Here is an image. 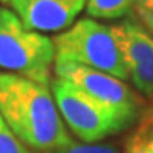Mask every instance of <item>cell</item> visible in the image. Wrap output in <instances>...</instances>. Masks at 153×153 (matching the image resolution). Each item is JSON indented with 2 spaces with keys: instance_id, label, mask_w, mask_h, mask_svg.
Returning <instances> with one entry per match:
<instances>
[{
  "instance_id": "4",
  "label": "cell",
  "mask_w": 153,
  "mask_h": 153,
  "mask_svg": "<svg viewBox=\"0 0 153 153\" xmlns=\"http://www.w3.org/2000/svg\"><path fill=\"white\" fill-rule=\"evenodd\" d=\"M53 72L130 127L142 114V100L123 80L75 62L55 61Z\"/></svg>"
},
{
  "instance_id": "8",
  "label": "cell",
  "mask_w": 153,
  "mask_h": 153,
  "mask_svg": "<svg viewBox=\"0 0 153 153\" xmlns=\"http://www.w3.org/2000/svg\"><path fill=\"white\" fill-rule=\"evenodd\" d=\"M137 0H86V13L94 19L114 20L128 16Z\"/></svg>"
},
{
  "instance_id": "3",
  "label": "cell",
  "mask_w": 153,
  "mask_h": 153,
  "mask_svg": "<svg viewBox=\"0 0 153 153\" xmlns=\"http://www.w3.org/2000/svg\"><path fill=\"white\" fill-rule=\"evenodd\" d=\"M55 61L75 62L106 72L120 80H130L123 55L111 27L95 19H80L53 38Z\"/></svg>"
},
{
  "instance_id": "13",
  "label": "cell",
  "mask_w": 153,
  "mask_h": 153,
  "mask_svg": "<svg viewBox=\"0 0 153 153\" xmlns=\"http://www.w3.org/2000/svg\"><path fill=\"white\" fill-rule=\"evenodd\" d=\"M134 13H136V19L141 22L145 28H147V31L153 36V14L149 11H145L142 8H134Z\"/></svg>"
},
{
  "instance_id": "2",
  "label": "cell",
  "mask_w": 153,
  "mask_h": 153,
  "mask_svg": "<svg viewBox=\"0 0 153 153\" xmlns=\"http://www.w3.org/2000/svg\"><path fill=\"white\" fill-rule=\"evenodd\" d=\"M55 56L52 38L28 30L14 11L0 10V67L6 74L50 86Z\"/></svg>"
},
{
  "instance_id": "14",
  "label": "cell",
  "mask_w": 153,
  "mask_h": 153,
  "mask_svg": "<svg viewBox=\"0 0 153 153\" xmlns=\"http://www.w3.org/2000/svg\"><path fill=\"white\" fill-rule=\"evenodd\" d=\"M134 8H142L153 14V0H137Z\"/></svg>"
},
{
  "instance_id": "12",
  "label": "cell",
  "mask_w": 153,
  "mask_h": 153,
  "mask_svg": "<svg viewBox=\"0 0 153 153\" xmlns=\"http://www.w3.org/2000/svg\"><path fill=\"white\" fill-rule=\"evenodd\" d=\"M123 153H149L147 147H145V144H144L142 137H141V134H139L136 130L133 131V134L125 141Z\"/></svg>"
},
{
  "instance_id": "15",
  "label": "cell",
  "mask_w": 153,
  "mask_h": 153,
  "mask_svg": "<svg viewBox=\"0 0 153 153\" xmlns=\"http://www.w3.org/2000/svg\"><path fill=\"white\" fill-rule=\"evenodd\" d=\"M0 2H2L3 5H11L13 2H14V0H0Z\"/></svg>"
},
{
  "instance_id": "6",
  "label": "cell",
  "mask_w": 153,
  "mask_h": 153,
  "mask_svg": "<svg viewBox=\"0 0 153 153\" xmlns=\"http://www.w3.org/2000/svg\"><path fill=\"white\" fill-rule=\"evenodd\" d=\"M123 55L131 83L142 95L153 97V36L137 19L111 25Z\"/></svg>"
},
{
  "instance_id": "5",
  "label": "cell",
  "mask_w": 153,
  "mask_h": 153,
  "mask_svg": "<svg viewBox=\"0 0 153 153\" xmlns=\"http://www.w3.org/2000/svg\"><path fill=\"white\" fill-rule=\"evenodd\" d=\"M50 91L64 123L85 144H97L102 139L128 128L119 117L89 99L67 80L59 76L52 78Z\"/></svg>"
},
{
  "instance_id": "10",
  "label": "cell",
  "mask_w": 153,
  "mask_h": 153,
  "mask_svg": "<svg viewBox=\"0 0 153 153\" xmlns=\"http://www.w3.org/2000/svg\"><path fill=\"white\" fill-rule=\"evenodd\" d=\"M47 153H120L113 145L106 144H80V142H72L71 145H66L62 149L47 152Z\"/></svg>"
},
{
  "instance_id": "7",
  "label": "cell",
  "mask_w": 153,
  "mask_h": 153,
  "mask_svg": "<svg viewBox=\"0 0 153 153\" xmlns=\"http://www.w3.org/2000/svg\"><path fill=\"white\" fill-rule=\"evenodd\" d=\"M10 6L28 30L55 33L75 22L86 0H14Z\"/></svg>"
},
{
  "instance_id": "1",
  "label": "cell",
  "mask_w": 153,
  "mask_h": 153,
  "mask_svg": "<svg viewBox=\"0 0 153 153\" xmlns=\"http://www.w3.org/2000/svg\"><path fill=\"white\" fill-rule=\"evenodd\" d=\"M0 117L31 150L47 153L74 142L48 86L24 76L0 74Z\"/></svg>"
},
{
  "instance_id": "9",
  "label": "cell",
  "mask_w": 153,
  "mask_h": 153,
  "mask_svg": "<svg viewBox=\"0 0 153 153\" xmlns=\"http://www.w3.org/2000/svg\"><path fill=\"white\" fill-rule=\"evenodd\" d=\"M0 153H30L28 147L11 133L2 117H0Z\"/></svg>"
},
{
  "instance_id": "11",
  "label": "cell",
  "mask_w": 153,
  "mask_h": 153,
  "mask_svg": "<svg viewBox=\"0 0 153 153\" xmlns=\"http://www.w3.org/2000/svg\"><path fill=\"white\" fill-rule=\"evenodd\" d=\"M136 131L141 134L149 153H153V106L142 111V119Z\"/></svg>"
}]
</instances>
